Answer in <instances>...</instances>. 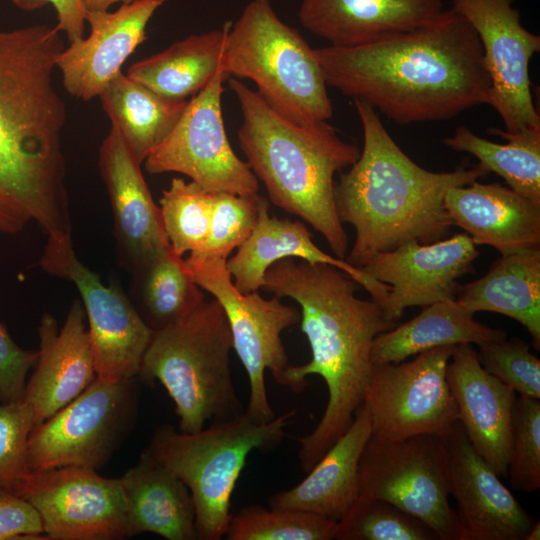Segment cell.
<instances>
[{
  "label": "cell",
  "mask_w": 540,
  "mask_h": 540,
  "mask_svg": "<svg viewBox=\"0 0 540 540\" xmlns=\"http://www.w3.org/2000/svg\"><path fill=\"white\" fill-rule=\"evenodd\" d=\"M444 208L452 226L501 255L540 250V204L500 183L478 180L449 189Z\"/></svg>",
  "instance_id": "cell-23"
},
{
  "label": "cell",
  "mask_w": 540,
  "mask_h": 540,
  "mask_svg": "<svg viewBox=\"0 0 540 540\" xmlns=\"http://www.w3.org/2000/svg\"><path fill=\"white\" fill-rule=\"evenodd\" d=\"M540 539V525L539 521L535 522L530 531L528 532L525 540H539Z\"/></svg>",
  "instance_id": "cell-45"
},
{
  "label": "cell",
  "mask_w": 540,
  "mask_h": 540,
  "mask_svg": "<svg viewBox=\"0 0 540 540\" xmlns=\"http://www.w3.org/2000/svg\"><path fill=\"white\" fill-rule=\"evenodd\" d=\"M465 540H525L536 522L469 442L459 421L441 437Z\"/></svg>",
  "instance_id": "cell-18"
},
{
  "label": "cell",
  "mask_w": 540,
  "mask_h": 540,
  "mask_svg": "<svg viewBox=\"0 0 540 540\" xmlns=\"http://www.w3.org/2000/svg\"><path fill=\"white\" fill-rule=\"evenodd\" d=\"M447 381L469 442L499 477L507 476L516 392L481 365L471 344L454 346Z\"/></svg>",
  "instance_id": "cell-22"
},
{
  "label": "cell",
  "mask_w": 540,
  "mask_h": 540,
  "mask_svg": "<svg viewBox=\"0 0 540 540\" xmlns=\"http://www.w3.org/2000/svg\"><path fill=\"white\" fill-rule=\"evenodd\" d=\"M442 0H301L300 24L330 46L354 47L422 26Z\"/></svg>",
  "instance_id": "cell-25"
},
{
  "label": "cell",
  "mask_w": 540,
  "mask_h": 540,
  "mask_svg": "<svg viewBox=\"0 0 540 540\" xmlns=\"http://www.w3.org/2000/svg\"><path fill=\"white\" fill-rule=\"evenodd\" d=\"M488 132L506 143L489 141L461 125L442 143L478 159L488 173L502 177L509 188L540 204V127L517 132L489 128Z\"/></svg>",
  "instance_id": "cell-33"
},
{
  "label": "cell",
  "mask_w": 540,
  "mask_h": 540,
  "mask_svg": "<svg viewBox=\"0 0 540 540\" xmlns=\"http://www.w3.org/2000/svg\"><path fill=\"white\" fill-rule=\"evenodd\" d=\"M136 378L110 381L96 377L74 400L34 426L28 438L31 471L102 467L133 424Z\"/></svg>",
  "instance_id": "cell-11"
},
{
  "label": "cell",
  "mask_w": 540,
  "mask_h": 540,
  "mask_svg": "<svg viewBox=\"0 0 540 540\" xmlns=\"http://www.w3.org/2000/svg\"><path fill=\"white\" fill-rule=\"evenodd\" d=\"M230 25L228 21L220 29L193 34L174 42L165 50L131 65L126 75L170 99L193 97L222 70Z\"/></svg>",
  "instance_id": "cell-31"
},
{
  "label": "cell",
  "mask_w": 540,
  "mask_h": 540,
  "mask_svg": "<svg viewBox=\"0 0 540 540\" xmlns=\"http://www.w3.org/2000/svg\"><path fill=\"white\" fill-rule=\"evenodd\" d=\"M47 539L40 515L18 494L0 488V540Z\"/></svg>",
  "instance_id": "cell-42"
},
{
  "label": "cell",
  "mask_w": 540,
  "mask_h": 540,
  "mask_svg": "<svg viewBox=\"0 0 540 540\" xmlns=\"http://www.w3.org/2000/svg\"><path fill=\"white\" fill-rule=\"evenodd\" d=\"M38 351L20 347L0 323V401L23 399L27 374L36 364Z\"/></svg>",
  "instance_id": "cell-41"
},
{
  "label": "cell",
  "mask_w": 540,
  "mask_h": 540,
  "mask_svg": "<svg viewBox=\"0 0 540 540\" xmlns=\"http://www.w3.org/2000/svg\"><path fill=\"white\" fill-rule=\"evenodd\" d=\"M507 475L514 490L535 492L540 488L539 399L524 396L515 398Z\"/></svg>",
  "instance_id": "cell-38"
},
{
  "label": "cell",
  "mask_w": 540,
  "mask_h": 540,
  "mask_svg": "<svg viewBox=\"0 0 540 540\" xmlns=\"http://www.w3.org/2000/svg\"><path fill=\"white\" fill-rule=\"evenodd\" d=\"M167 1L135 0L121 4L114 12H85L90 34L70 42L56 63L66 91L84 101L98 97L121 71L126 59L147 39L149 21Z\"/></svg>",
  "instance_id": "cell-19"
},
{
  "label": "cell",
  "mask_w": 540,
  "mask_h": 540,
  "mask_svg": "<svg viewBox=\"0 0 540 540\" xmlns=\"http://www.w3.org/2000/svg\"><path fill=\"white\" fill-rule=\"evenodd\" d=\"M221 69L252 80L261 95L298 121H327L333 114L314 49L278 17L270 0H250L231 22Z\"/></svg>",
  "instance_id": "cell-8"
},
{
  "label": "cell",
  "mask_w": 540,
  "mask_h": 540,
  "mask_svg": "<svg viewBox=\"0 0 540 540\" xmlns=\"http://www.w3.org/2000/svg\"><path fill=\"white\" fill-rule=\"evenodd\" d=\"M260 196L213 192L207 238L191 257L227 260L250 236L258 217Z\"/></svg>",
  "instance_id": "cell-37"
},
{
  "label": "cell",
  "mask_w": 540,
  "mask_h": 540,
  "mask_svg": "<svg viewBox=\"0 0 540 540\" xmlns=\"http://www.w3.org/2000/svg\"><path fill=\"white\" fill-rule=\"evenodd\" d=\"M228 83L242 112L240 147L268 200L311 225L334 256L345 259L348 236L335 206L334 176L361 150L326 121H298L238 78Z\"/></svg>",
  "instance_id": "cell-5"
},
{
  "label": "cell",
  "mask_w": 540,
  "mask_h": 540,
  "mask_svg": "<svg viewBox=\"0 0 540 540\" xmlns=\"http://www.w3.org/2000/svg\"><path fill=\"white\" fill-rule=\"evenodd\" d=\"M507 333L475 320L456 300L424 306L411 320L380 333L373 341L374 364L398 363L410 356L447 345L482 344L506 339Z\"/></svg>",
  "instance_id": "cell-29"
},
{
  "label": "cell",
  "mask_w": 540,
  "mask_h": 540,
  "mask_svg": "<svg viewBox=\"0 0 540 540\" xmlns=\"http://www.w3.org/2000/svg\"><path fill=\"white\" fill-rule=\"evenodd\" d=\"M40 515L52 540H118L128 537L119 478L66 466L32 471L19 492Z\"/></svg>",
  "instance_id": "cell-16"
},
{
  "label": "cell",
  "mask_w": 540,
  "mask_h": 540,
  "mask_svg": "<svg viewBox=\"0 0 540 540\" xmlns=\"http://www.w3.org/2000/svg\"><path fill=\"white\" fill-rule=\"evenodd\" d=\"M213 192L182 178L172 179L163 190L159 209L163 228L172 250L179 256L197 252L204 244L210 225Z\"/></svg>",
  "instance_id": "cell-34"
},
{
  "label": "cell",
  "mask_w": 540,
  "mask_h": 540,
  "mask_svg": "<svg viewBox=\"0 0 540 540\" xmlns=\"http://www.w3.org/2000/svg\"><path fill=\"white\" fill-rule=\"evenodd\" d=\"M98 97L112 128L141 164L171 134L188 103L164 97L122 71Z\"/></svg>",
  "instance_id": "cell-30"
},
{
  "label": "cell",
  "mask_w": 540,
  "mask_h": 540,
  "mask_svg": "<svg viewBox=\"0 0 540 540\" xmlns=\"http://www.w3.org/2000/svg\"><path fill=\"white\" fill-rule=\"evenodd\" d=\"M312 236L302 221L271 216L269 200L260 196L252 233L226 261L234 285L242 293L258 291L264 286L265 273L271 265L284 258H297L335 266L366 289L372 300L380 304L386 299L389 285L375 280L345 259L327 254L313 242Z\"/></svg>",
  "instance_id": "cell-24"
},
{
  "label": "cell",
  "mask_w": 540,
  "mask_h": 540,
  "mask_svg": "<svg viewBox=\"0 0 540 540\" xmlns=\"http://www.w3.org/2000/svg\"><path fill=\"white\" fill-rule=\"evenodd\" d=\"M295 414L291 410L270 422L257 423L243 413L193 433L170 424L156 429L144 450L187 486L199 540L225 536L232 516V494L248 455L277 447Z\"/></svg>",
  "instance_id": "cell-7"
},
{
  "label": "cell",
  "mask_w": 540,
  "mask_h": 540,
  "mask_svg": "<svg viewBox=\"0 0 540 540\" xmlns=\"http://www.w3.org/2000/svg\"><path fill=\"white\" fill-rule=\"evenodd\" d=\"M458 304L473 312L508 316L529 332L540 349V250L501 255L480 279L460 285Z\"/></svg>",
  "instance_id": "cell-28"
},
{
  "label": "cell",
  "mask_w": 540,
  "mask_h": 540,
  "mask_svg": "<svg viewBox=\"0 0 540 540\" xmlns=\"http://www.w3.org/2000/svg\"><path fill=\"white\" fill-rule=\"evenodd\" d=\"M185 260L196 283L218 301L226 315L233 350L249 379L244 413L257 423L270 422L276 415L267 396L265 371H271L275 381L286 387L290 364L281 334L300 322V311L275 295L266 299L258 291L240 292L227 270V260L191 256Z\"/></svg>",
  "instance_id": "cell-9"
},
{
  "label": "cell",
  "mask_w": 540,
  "mask_h": 540,
  "mask_svg": "<svg viewBox=\"0 0 540 540\" xmlns=\"http://www.w3.org/2000/svg\"><path fill=\"white\" fill-rule=\"evenodd\" d=\"M24 11L38 10L51 4L57 15L56 27L66 35L70 42L83 38L85 28V11L81 0H11Z\"/></svg>",
  "instance_id": "cell-43"
},
{
  "label": "cell",
  "mask_w": 540,
  "mask_h": 540,
  "mask_svg": "<svg viewBox=\"0 0 540 540\" xmlns=\"http://www.w3.org/2000/svg\"><path fill=\"white\" fill-rule=\"evenodd\" d=\"M39 265L72 282L85 310L98 378L125 381L138 377L153 330L116 286L104 285L77 258L71 237L47 238Z\"/></svg>",
  "instance_id": "cell-13"
},
{
  "label": "cell",
  "mask_w": 540,
  "mask_h": 540,
  "mask_svg": "<svg viewBox=\"0 0 540 540\" xmlns=\"http://www.w3.org/2000/svg\"><path fill=\"white\" fill-rule=\"evenodd\" d=\"M363 130V148L334 186L338 217L355 229L345 259L361 268L379 252L415 240L422 244L446 238L452 224L444 208L446 192L485 177L479 164L433 172L415 163L397 145L376 110L354 99Z\"/></svg>",
  "instance_id": "cell-4"
},
{
  "label": "cell",
  "mask_w": 540,
  "mask_h": 540,
  "mask_svg": "<svg viewBox=\"0 0 540 540\" xmlns=\"http://www.w3.org/2000/svg\"><path fill=\"white\" fill-rule=\"evenodd\" d=\"M337 540H439L423 521L381 499L359 495L336 522Z\"/></svg>",
  "instance_id": "cell-36"
},
{
  "label": "cell",
  "mask_w": 540,
  "mask_h": 540,
  "mask_svg": "<svg viewBox=\"0 0 540 540\" xmlns=\"http://www.w3.org/2000/svg\"><path fill=\"white\" fill-rule=\"evenodd\" d=\"M371 435L370 414L362 404L349 428L307 476L270 496L269 507L305 511L337 522L359 496V460Z\"/></svg>",
  "instance_id": "cell-26"
},
{
  "label": "cell",
  "mask_w": 540,
  "mask_h": 540,
  "mask_svg": "<svg viewBox=\"0 0 540 540\" xmlns=\"http://www.w3.org/2000/svg\"><path fill=\"white\" fill-rule=\"evenodd\" d=\"M363 288L341 269L297 258H284L265 273L263 290L279 298H291L301 310V331L305 334L311 360L289 365L286 387L301 393L307 376L323 378L328 400L315 429L298 438V458L308 472L345 433L364 401L373 363L374 339L397 325L386 317L379 303L357 297Z\"/></svg>",
  "instance_id": "cell-3"
},
{
  "label": "cell",
  "mask_w": 540,
  "mask_h": 540,
  "mask_svg": "<svg viewBox=\"0 0 540 540\" xmlns=\"http://www.w3.org/2000/svg\"><path fill=\"white\" fill-rule=\"evenodd\" d=\"M33 427V412L25 401H0V488L18 495L32 473L28 438Z\"/></svg>",
  "instance_id": "cell-39"
},
{
  "label": "cell",
  "mask_w": 540,
  "mask_h": 540,
  "mask_svg": "<svg viewBox=\"0 0 540 540\" xmlns=\"http://www.w3.org/2000/svg\"><path fill=\"white\" fill-rule=\"evenodd\" d=\"M478 256L469 235L457 233L428 244L405 242L377 253L360 269L390 286L380 306L387 318L398 321L407 307L455 300L458 279L474 273Z\"/></svg>",
  "instance_id": "cell-17"
},
{
  "label": "cell",
  "mask_w": 540,
  "mask_h": 540,
  "mask_svg": "<svg viewBox=\"0 0 540 540\" xmlns=\"http://www.w3.org/2000/svg\"><path fill=\"white\" fill-rule=\"evenodd\" d=\"M61 33L48 24L0 29V235L35 223L47 238L71 237L67 112L53 77Z\"/></svg>",
  "instance_id": "cell-1"
},
{
  "label": "cell",
  "mask_w": 540,
  "mask_h": 540,
  "mask_svg": "<svg viewBox=\"0 0 540 540\" xmlns=\"http://www.w3.org/2000/svg\"><path fill=\"white\" fill-rule=\"evenodd\" d=\"M226 78L219 70L188 100L171 134L145 159L147 172H178L209 192L258 193V179L226 135L221 106Z\"/></svg>",
  "instance_id": "cell-14"
},
{
  "label": "cell",
  "mask_w": 540,
  "mask_h": 540,
  "mask_svg": "<svg viewBox=\"0 0 540 540\" xmlns=\"http://www.w3.org/2000/svg\"><path fill=\"white\" fill-rule=\"evenodd\" d=\"M230 327L218 301L205 299L187 316L154 331L138 378L159 382L168 392L179 418L178 430L193 433L209 421L244 413L230 366Z\"/></svg>",
  "instance_id": "cell-6"
},
{
  "label": "cell",
  "mask_w": 540,
  "mask_h": 540,
  "mask_svg": "<svg viewBox=\"0 0 540 540\" xmlns=\"http://www.w3.org/2000/svg\"><path fill=\"white\" fill-rule=\"evenodd\" d=\"M515 0H452V8L476 31L490 77L487 103L507 132L540 127L533 101L529 63L540 51V36L521 23Z\"/></svg>",
  "instance_id": "cell-15"
},
{
  "label": "cell",
  "mask_w": 540,
  "mask_h": 540,
  "mask_svg": "<svg viewBox=\"0 0 540 540\" xmlns=\"http://www.w3.org/2000/svg\"><path fill=\"white\" fill-rule=\"evenodd\" d=\"M358 473L359 495L385 500L415 516L439 540H465L449 503L447 452L440 436L384 440L371 435Z\"/></svg>",
  "instance_id": "cell-10"
},
{
  "label": "cell",
  "mask_w": 540,
  "mask_h": 540,
  "mask_svg": "<svg viewBox=\"0 0 540 540\" xmlns=\"http://www.w3.org/2000/svg\"><path fill=\"white\" fill-rule=\"evenodd\" d=\"M481 365L519 396L540 399V360L519 338L477 345Z\"/></svg>",
  "instance_id": "cell-40"
},
{
  "label": "cell",
  "mask_w": 540,
  "mask_h": 540,
  "mask_svg": "<svg viewBox=\"0 0 540 540\" xmlns=\"http://www.w3.org/2000/svg\"><path fill=\"white\" fill-rule=\"evenodd\" d=\"M336 522L313 513L249 505L232 514L227 540H331Z\"/></svg>",
  "instance_id": "cell-35"
},
{
  "label": "cell",
  "mask_w": 540,
  "mask_h": 540,
  "mask_svg": "<svg viewBox=\"0 0 540 540\" xmlns=\"http://www.w3.org/2000/svg\"><path fill=\"white\" fill-rule=\"evenodd\" d=\"M314 53L327 86L398 124L451 119L488 100L491 82L482 44L452 7L412 30Z\"/></svg>",
  "instance_id": "cell-2"
},
{
  "label": "cell",
  "mask_w": 540,
  "mask_h": 540,
  "mask_svg": "<svg viewBox=\"0 0 540 540\" xmlns=\"http://www.w3.org/2000/svg\"><path fill=\"white\" fill-rule=\"evenodd\" d=\"M98 166L108 192L118 255L130 272L170 247L159 206L119 133L111 127L99 148Z\"/></svg>",
  "instance_id": "cell-21"
},
{
  "label": "cell",
  "mask_w": 540,
  "mask_h": 540,
  "mask_svg": "<svg viewBox=\"0 0 540 540\" xmlns=\"http://www.w3.org/2000/svg\"><path fill=\"white\" fill-rule=\"evenodd\" d=\"M135 0H81L85 12L107 11L116 3L127 4Z\"/></svg>",
  "instance_id": "cell-44"
},
{
  "label": "cell",
  "mask_w": 540,
  "mask_h": 540,
  "mask_svg": "<svg viewBox=\"0 0 540 540\" xmlns=\"http://www.w3.org/2000/svg\"><path fill=\"white\" fill-rule=\"evenodd\" d=\"M86 321L80 300L72 303L60 329L53 315L43 313L40 319L38 358L22 399L33 412L34 426L65 407L97 377Z\"/></svg>",
  "instance_id": "cell-20"
},
{
  "label": "cell",
  "mask_w": 540,
  "mask_h": 540,
  "mask_svg": "<svg viewBox=\"0 0 540 540\" xmlns=\"http://www.w3.org/2000/svg\"><path fill=\"white\" fill-rule=\"evenodd\" d=\"M131 273L134 305L153 331L178 322L206 299L186 260L171 246Z\"/></svg>",
  "instance_id": "cell-32"
},
{
  "label": "cell",
  "mask_w": 540,
  "mask_h": 540,
  "mask_svg": "<svg viewBox=\"0 0 540 540\" xmlns=\"http://www.w3.org/2000/svg\"><path fill=\"white\" fill-rule=\"evenodd\" d=\"M128 537L150 532L168 540H196L195 507L187 486L145 450L119 478Z\"/></svg>",
  "instance_id": "cell-27"
},
{
  "label": "cell",
  "mask_w": 540,
  "mask_h": 540,
  "mask_svg": "<svg viewBox=\"0 0 540 540\" xmlns=\"http://www.w3.org/2000/svg\"><path fill=\"white\" fill-rule=\"evenodd\" d=\"M454 345L436 347L409 361L374 364L365 389L372 435L401 440L415 435L442 437L458 421L447 381Z\"/></svg>",
  "instance_id": "cell-12"
}]
</instances>
